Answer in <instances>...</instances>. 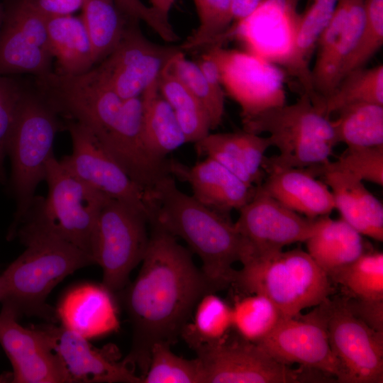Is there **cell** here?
<instances>
[{"instance_id":"cell-48","label":"cell","mask_w":383,"mask_h":383,"mask_svg":"<svg viewBox=\"0 0 383 383\" xmlns=\"http://www.w3.org/2000/svg\"><path fill=\"white\" fill-rule=\"evenodd\" d=\"M4 14L3 13L2 9L0 6V30L2 26Z\"/></svg>"},{"instance_id":"cell-9","label":"cell","mask_w":383,"mask_h":383,"mask_svg":"<svg viewBox=\"0 0 383 383\" xmlns=\"http://www.w3.org/2000/svg\"><path fill=\"white\" fill-rule=\"evenodd\" d=\"M215 59L225 94L240 108L242 122L287 104L286 72L279 66L246 50L214 45Z\"/></svg>"},{"instance_id":"cell-41","label":"cell","mask_w":383,"mask_h":383,"mask_svg":"<svg viewBox=\"0 0 383 383\" xmlns=\"http://www.w3.org/2000/svg\"><path fill=\"white\" fill-rule=\"evenodd\" d=\"M323 168L346 172L360 180L382 187L383 185V145L347 148L334 162Z\"/></svg>"},{"instance_id":"cell-3","label":"cell","mask_w":383,"mask_h":383,"mask_svg":"<svg viewBox=\"0 0 383 383\" xmlns=\"http://www.w3.org/2000/svg\"><path fill=\"white\" fill-rule=\"evenodd\" d=\"M26 248L0 275V302L17 315L55 321L56 311L46 300L52 289L74 271L95 265L87 253L28 222H21L10 240Z\"/></svg>"},{"instance_id":"cell-49","label":"cell","mask_w":383,"mask_h":383,"mask_svg":"<svg viewBox=\"0 0 383 383\" xmlns=\"http://www.w3.org/2000/svg\"><path fill=\"white\" fill-rule=\"evenodd\" d=\"M5 179H6V175L3 174L0 172V183H4V181H5Z\"/></svg>"},{"instance_id":"cell-20","label":"cell","mask_w":383,"mask_h":383,"mask_svg":"<svg viewBox=\"0 0 383 383\" xmlns=\"http://www.w3.org/2000/svg\"><path fill=\"white\" fill-rule=\"evenodd\" d=\"M168 172L187 182L192 188V196L199 201L227 215L245 205L256 189L207 157L192 166L168 160Z\"/></svg>"},{"instance_id":"cell-22","label":"cell","mask_w":383,"mask_h":383,"mask_svg":"<svg viewBox=\"0 0 383 383\" xmlns=\"http://www.w3.org/2000/svg\"><path fill=\"white\" fill-rule=\"evenodd\" d=\"M316 177L311 167L273 168L265 172L260 187L286 207L313 219L335 209L330 188Z\"/></svg>"},{"instance_id":"cell-40","label":"cell","mask_w":383,"mask_h":383,"mask_svg":"<svg viewBox=\"0 0 383 383\" xmlns=\"http://www.w3.org/2000/svg\"><path fill=\"white\" fill-rule=\"evenodd\" d=\"M364 11L363 25L356 45L344 64L342 78L353 70L365 67L383 45V0H364Z\"/></svg>"},{"instance_id":"cell-4","label":"cell","mask_w":383,"mask_h":383,"mask_svg":"<svg viewBox=\"0 0 383 383\" xmlns=\"http://www.w3.org/2000/svg\"><path fill=\"white\" fill-rule=\"evenodd\" d=\"M242 265L232 285L246 294L267 297L284 317L321 304L333 292L328 274L299 248L253 256Z\"/></svg>"},{"instance_id":"cell-13","label":"cell","mask_w":383,"mask_h":383,"mask_svg":"<svg viewBox=\"0 0 383 383\" xmlns=\"http://www.w3.org/2000/svg\"><path fill=\"white\" fill-rule=\"evenodd\" d=\"M67 129L72 152L60 163L91 187L142 212L150 223L155 208L152 193L134 182L84 126L69 120Z\"/></svg>"},{"instance_id":"cell-36","label":"cell","mask_w":383,"mask_h":383,"mask_svg":"<svg viewBox=\"0 0 383 383\" xmlns=\"http://www.w3.org/2000/svg\"><path fill=\"white\" fill-rule=\"evenodd\" d=\"M236 300L232 306L233 326L237 335L258 343L277 326L283 315L267 297L257 294Z\"/></svg>"},{"instance_id":"cell-23","label":"cell","mask_w":383,"mask_h":383,"mask_svg":"<svg viewBox=\"0 0 383 383\" xmlns=\"http://www.w3.org/2000/svg\"><path fill=\"white\" fill-rule=\"evenodd\" d=\"M195 146L199 155L216 160L249 185L259 186L265 177L262 164L266 151L272 147L268 136L244 130L209 133Z\"/></svg>"},{"instance_id":"cell-37","label":"cell","mask_w":383,"mask_h":383,"mask_svg":"<svg viewBox=\"0 0 383 383\" xmlns=\"http://www.w3.org/2000/svg\"><path fill=\"white\" fill-rule=\"evenodd\" d=\"M170 345L155 343L142 383H202L199 363L195 357L187 360L175 355Z\"/></svg>"},{"instance_id":"cell-44","label":"cell","mask_w":383,"mask_h":383,"mask_svg":"<svg viewBox=\"0 0 383 383\" xmlns=\"http://www.w3.org/2000/svg\"><path fill=\"white\" fill-rule=\"evenodd\" d=\"M346 299L355 315L373 329L383 332V301H367L351 297Z\"/></svg>"},{"instance_id":"cell-35","label":"cell","mask_w":383,"mask_h":383,"mask_svg":"<svg viewBox=\"0 0 383 383\" xmlns=\"http://www.w3.org/2000/svg\"><path fill=\"white\" fill-rule=\"evenodd\" d=\"M338 0H308L305 10L300 13L296 40V57L302 77L303 91L314 92L311 78V60L317 41L331 20Z\"/></svg>"},{"instance_id":"cell-42","label":"cell","mask_w":383,"mask_h":383,"mask_svg":"<svg viewBox=\"0 0 383 383\" xmlns=\"http://www.w3.org/2000/svg\"><path fill=\"white\" fill-rule=\"evenodd\" d=\"M23 94L13 79L0 74V172L4 175L8 144Z\"/></svg>"},{"instance_id":"cell-28","label":"cell","mask_w":383,"mask_h":383,"mask_svg":"<svg viewBox=\"0 0 383 383\" xmlns=\"http://www.w3.org/2000/svg\"><path fill=\"white\" fill-rule=\"evenodd\" d=\"M172 57L157 78L158 89L172 107L187 142L195 143L210 133L209 117L202 104L172 71Z\"/></svg>"},{"instance_id":"cell-16","label":"cell","mask_w":383,"mask_h":383,"mask_svg":"<svg viewBox=\"0 0 383 383\" xmlns=\"http://www.w3.org/2000/svg\"><path fill=\"white\" fill-rule=\"evenodd\" d=\"M239 212L234 225L250 245L251 257L274 254L287 245L304 243L316 226L317 218H309L289 209L260 185Z\"/></svg>"},{"instance_id":"cell-30","label":"cell","mask_w":383,"mask_h":383,"mask_svg":"<svg viewBox=\"0 0 383 383\" xmlns=\"http://www.w3.org/2000/svg\"><path fill=\"white\" fill-rule=\"evenodd\" d=\"M52 57L3 21L0 30V74L28 73L43 80L51 73Z\"/></svg>"},{"instance_id":"cell-6","label":"cell","mask_w":383,"mask_h":383,"mask_svg":"<svg viewBox=\"0 0 383 383\" xmlns=\"http://www.w3.org/2000/svg\"><path fill=\"white\" fill-rule=\"evenodd\" d=\"M45 180L48 187L47 197L35 196L22 219L28 220L92 257L98 218L111 197L74 175L55 155L47 162Z\"/></svg>"},{"instance_id":"cell-5","label":"cell","mask_w":383,"mask_h":383,"mask_svg":"<svg viewBox=\"0 0 383 383\" xmlns=\"http://www.w3.org/2000/svg\"><path fill=\"white\" fill-rule=\"evenodd\" d=\"M243 130L266 133L279 154L265 157L262 169L309 167L330 162L338 144L331 119L303 93L296 102L270 109L242 122Z\"/></svg>"},{"instance_id":"cell-34","label":"cell","mask_w":383,"mask_h":383,"mask_svg":"<svg viewBox=\"0 0 383 383\" xmlns=\"http://www.w3.org/2000/svg\"><path fill=\"white\" fill-rule=\"evenodd\" d=\"M329 278L340 284L349 297L367 301H383V253L367 250Z\"/></svg>"},{"instance_id":"cell-45","label":"cell","mask_w":383,"mask_h":383,"mask_svg":"<svg viewBox=\"0 0 383 383\" xmlns=\"http://www.w3.org/2000/svg\"><path fill=\"white\" fill-rule=\"evenodd\" d=\"M45 18L72 15L82 9L87 0H25Z\"/></svg>"},{"instance_id":"cell-39","label":"cell","mask_w":383,"mask_h":383,"mask_svg":"<svg viewBox=\"0 0 383 383\" xmlns=\"http://www.w3.org/2000/svg\"><path fill=\"white\" fill-rule=\"evenodd\" d=\"M199 26L179 46L182 50L219 42L233 24L231 0H193Z\"/></svg>"},{"instance_id":"cell-21","label":"cell","mask_w":383,"mask_h":383,"mask_svg":"<svg viewBox=\"0 0 383 383\" xmlns=\"http://www.w3.org/2000/svg\"><path fill=\"white\" fill-rule=\"evenodd\" d=\"M56 315L62 326L87 339L119 327L113 293L102 284L84 283L72 288L60 300Z\"/></svg>"},{"instance_id":"cell-38","label":"cell","mask_w":383,"mask_h":383,"mask_svg":"<svg viewBox=\"0 0 383 383\" xmlns=\"http://www.w3.org/2000/svg\"><path fill=\"white\" fill-rule=\"evenodd\" d=\"M171 68L206 109L211 129L217 128L224 115L225 92L214 89L197 63L187 59L182 50L172 57Z\"/></svg>"},{"instance_id":"cell-47","label":"cell","mask_w":383,"mask_h":383,"mask_svg":"<svg viewBox=\"0 0 383 383\" xmlns=\"http://www.w3.org/2000/svg\"><path fill=\"white\" fill-rule=\"evenodd\" d=\"M175 0H150V6L164 18L169 20V14Z\"/></svg>"},{"instance_id":"cell-15","label":"cell","mask_w":383,"mask_h":383,"mask_svg":"<svg viewBox=\"0 0 383 383\" xmlns=\"http://www.w3.org/2000/svg\"><path fill=\"white\" fill-rule=\"evenodd\" d=\"M328 299L307 314L282 317L274 330L257 345L284 365L299 364L338 380L340 369L332 352L327 331Z\"/></svg>"},{"instance_id":"cell-10","label":"cell","mask_w":383,"mask_h":383,"mask_svg":"<svg viewBox=\"0 0 383 383\" xmlns=\"http://www.w3.org/2000/svg\"><path fill=\"white\" fill-rule=\"evenodd\" d=\"M299 0H262L247 18L232 24L221 40L234 38L246 51L281 67L302 88L296 57V40L300 20Z\"/></svg>"},{"instance_id":"cell-18","label":"cell","mask_w":383,"mask_h":383,"mask_svg":"<svg viewBox=\"0 0 383 383\" xmlns=\"http://www.w3.org/2000/svg\"><path fill=\"white\" fill-rule=\"evenodd\" d=\"M0 344L13 372L3 380L13 383H67L64 369L43 331L24 328L8 306L0 311Z\"/></svg>"},{"instance_id":"cell-14","label":"cell","mask_w":383,"mask_h":383,"mask_svg":"<svg viewBox=\"0 0 383 383\" xmlns=\"http://www.w3.org/2000/svg\"><path fill=\"white\" fill-rule=\"evenodd\" d=\"M180 50L153 43L135 23L128 24L115 50L89 72L123 99L139 97Z\"/></svg>"},{"instance_id":"cell-46","label":"cell","mask_w":383,"mask_h":383,"mask_svg":"<svg viewBox=\"0 0 383 383\" xmlns=\"http://www.w3.org/2000/svg\"><path fill=\"white\" fill-rule=\"evenodd\" d=\"M262 0H231L233 24L250 16Z\"/></svg>"},{"instance_id":"cell-27","label":"cell","mask_w":383,"mask_h":383,"mask_svg":"<svg viewBox=\"0 0 383 383\" xmlns=\"http://www.w3.org/2000/svg\"><path fill=\"white\" fill-rule=\"evenodd\" d=\"M49 50L57 65V74L77 76L95 65L92 48L81 16L46 18Z\"/></svg>"},{"instance_id":"cell-2","label":"cell","mask_w":383,"mask_h":383,"mask_svg":"<svg viewBox=\"0 0 383 383\" xmlns=\"http://www.w3.org/2000/svg\"><path fill=\"white\" fill-rule=\"evenodd\" d=\"M155 209L150 221L184 240L201 260V271L218 291L231 286L236 270L252 252L227 214L203 204L181 191L172 175L163 176L152 189Z\"/></svg>"},{"instance_id":"cell-7","label":"cell","mask_w":383,"mask_h":383,"mask_svg":"<svg viewBox=\"0 0 383 383\" xmlns=\"http://www.w3.org/2000/svg\"><path fill=\"white\" fill-rule=\"evenodd\" d=\"M59 113L43 96L24 92L9 138L10 190L16 201L11 233L19 223L45 180L46 165L54 155L55 135L61 128Z\"/></svg>"},{"instance_id":"cell-1","label":"cell","mask_w":383,"mask_h":383,"mask_svg":"<svg viewBox=\"0 0 383 383\" xmlns=\"http://www.w3.org/2000/svg\"><path fill=\"white\" fill-rule=\"evenodd\" d=\"M152 226L138 276L118 292L132 327L131 348L123 360L143 374L153 345L173 344L199 299L216 292L190 250L172 235Z\"/></svg>"},{"instance_id":"cell-8","label":"cell","mask_w":383,"mask_h":383,"mask_svg":"<svg viewBox=\"0 0 383 383\" xmlns=\"http://www.w3.org/2000/svg\"><path fill=\"white\" fill-rule=\"evenodd\" d=\"M147 223L144 213L112 198L100 212L91 255L102 269L101 284L113 294L129 283L132 270L144 257L150 237Z\"/></svg>"},{"instance_id":"cell-31","label":"cell","mask_w":383,"mask_h":383,"mask_svg":"<svg viewBox=\"0 0 383 383\" xmlns=\"http://www.w3.org/2000/svg\"><path fill=\"white\" fill-rule=\"evenodd\" d=\"M336 113L331 123L338 143L347 148L383 145V105L356 104Z\"/></svg>"},{"instance_id":"cell-11","label":"cell","mask_w":383,"mask_h":383,"mask_svg":"<svg viewBox=\"0 0 383 383\" xmlns=\"http://www.w3.org/2000/svg\"><path fill=\"white\" fill-rule=\"evenodd\" d=\"M327 331L344 383L383 382V332L350 309L346 297L327 300Z\"/></svg>"},{"instance_id":"cell-33","label":"cell","mask_w":383,"mask_h":383,"mask_svg":"<svg viewBox=\"0 0 383 383\" xmlns=\"http://www.w3.org/2000/svg\"><path fill=\"white\" fill-rule=\"evenodd\" d=\"M193 313V321L187 323L181 333L185 342L193 349L221 340L232 328V306L215 292L204 295Z\"/></svg>"},{"instance_id":"cell-24","label":"cell","mask_w":383,"mask_h":383,"mask_svg":"<svg viewBox=\"0 0 383 383\" xmlns=\"http://www.w3.org/2000/svg\"><path fill=\"white\" fill-rule=\"evenodd\" d=\"M333 194L335 209L341 218L362 235L383 240L382 204L365 187L363 182L343 171L316 166Z\"/></svg>"},{"instance_id":"cell-12","label":"cell","mask_w":383,"mask_h":383,"mask_svg":"<svg viewBox=\"0 0 383 383\" xmlns=\"http://www.w3.org/2000/svg\"><path fill=\"white\" fill-rule=\"evenodd\" d=\"M194 351L202 383L300 382L301 373L292 370L258 345L238 335L201 345Z\"/></svg>"},{"instance_id":"cell-25","label":"cell","mask_w":383,"mask_h":383,"mask_svg":"<svg viewBox=\"0 0 383 383\" xmlns=\"http://www.w3.org/2000/svg\"><path fill=\"white\" fill-rule=\"evenodd\" d=\"M307 252L330 277L367 249L362 235L342 218H317L313 233L304 242Z\"/></svg>"},{"instance_id":"cell-43","label":"cell","mask_w":383,"mask_h":383,"mask_svg":"<svg viewBox=\"0 0 383 383\" xmlns=\"http://www.w3.org/2000/svg\"><path fill=\"white\" fill-rule=\"evenodd\" d=\"M121 11L132 20L143 21L167 43L176 42L179 35L169 20L164 18L141 0H113Z\"/></svg>"},{"instance_id":"cell-17","label":"cell","mask_w":383,"mask_h":383,"mask_svg":"<svg viewBox=\"0 0 383 383\" xmlns=\"http://www.w3.org/2000/svg\"><path fill=\"white\" fill-rule=\"evenodd\" d=\"M66 374L67 383H142L134 368L120 361L115 346H93L87 338L52 323L38 326Z\"/></svg>"},{"instance_id":"cell-32","label":"cell","mask_w":383,"mask_h":383,"mask_svg":"<svg viewBox=\"0 0 383 383\" xmlns=\"http://www.w3.org/2000/svg\"><path fill=\"white\" fill-rule=\"evenodd\" d=\"M82 10L96 64L115 50L128 23L113 0H87Z\"/></svg>"},{"instance_id":"cell-19","label":"cell","mask_w":383,"mask_h":383,"mask_svg":"<svg viewBox=\"0 0 383 383\" xmlns=\"http://www.w3.org/2000/svg\"><path fill=\"white\" fill-rule=\"evenodd\" d=\"M364 15V0H338L318 38L311 67L312 86L318 97L328 96L340 81L344 64L359 38Z\"/></svg>"},{"instance_id":"cell-29","label":"cell","mask_w":383,"mask_h":383,"mask_svg":"<svg viewBox=\"0 0 383 383\" xmlns=\"http://www.w3.org/2000/svg\"><path fill=\"white\" fill-rule=\"evenodd\" d=\"M383 105V65L361 67L346 74L328 96L315 106L326 116L356 104Z\"/></svg>"},{"instance_id":"cell-26","label":"cell","mask_w":383,"mask_h":383,"mask_svg":"<svg viewBox=\"0 0 383 383\" xmlns=\"http://www.w3.org/2000/svg\"><path fill=\"white\" fill-rule=\"evenodd\" d=\"M141 97V134L149 154L165 162L167 156L187 143L174 113L161 95L157 79L150 84Z\"/></svg>"}]
</instances>
